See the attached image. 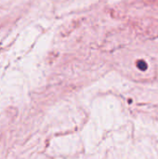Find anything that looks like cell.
I'll return each mask as SVG.
<instances>
[{
	"label": "cell",
	"mask_w": 158,
	"mask_h": 159,
	"mask_svg": "<svg viewBox=\"0 0 158 159\" xmlns=\"http://www.w3.org/2000/svg\"><path fill=\"white\" fill-rule=\"evenodd\" d=\"M137 66L141 70H146L147 69V64L144 61H137Z\"/></svg>",
	"instance_id": "1"
}]
</instances>
